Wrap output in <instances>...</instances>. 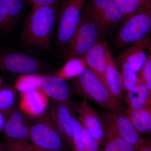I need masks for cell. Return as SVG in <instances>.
Returning <instances> with one entry per match:
<instances>
[{
  "label": "cell",
  "instance_id": "1",
  "mask_svg": "<svg viewBox=\"0 0 151 151\" xmlns=\"http://www.w3.org/2000/svg\"><path fill=\"white\" fill-rule=\"evenodd\" d=\"M58 7V6L32 7L21 32L24 43L32 47L50 50Z\"/></svg>",
  "mask_w": 151,
  "mask_h": 151
},
{
  "label": "cell",
  "instance_id": "2",
  "mask_svg": "<svg viewBox=\"0 0 151 151\" xmlns=\"http://www.w3.org/2000/svg\"><path fill=\"white\" fill-rule=\"evenodd\" d=\"M68 84L72 92L85 101L93 102L108 111H123L122 105L113 98L107 86L87 68Z\"/></svg>",
  "mask_w": 151,
  "mask_h": 151
},
{
  "label": "cell",
  "instance_id": "3",
  "mask_svg": "<svg viewBox=\"0 0 151 151\" xmlns=\"http://www.w3.org/2000/svg\"><path fill=\"white\" fill-rule=\"evenodd\" d=\"M114 39L118 48H126L151 35V0L119 26Z\"/></svg>",
  "mask_w": 151,
  "mask_h": 151
},
{
  "label": "cell",
  "instance_id": "4",
  "mask_svg": "<svg viewBox=\"0 0 151 151\" xmlns=\"http://www.w3.org/2000/svg\"><path fill=\"white\" fill-rule=\"evenodd\" d=\"M103 36L95 22L83 10L75 31L67 44L65 57H83Z\"/></svg>",
  "mask_w": 151,
  "mask_h": 151
},
{
  "label": "cell",
  "instance_id": "5",
  "mask_svg": "<svg viewBox=\"0 0 151 151\" xmlns=\"http://www.w3.org/2000/svg\"><path fill=\"white\" fill-rule=\"evenodd\" d=\"M83 11L96 22L103 35L119 26L124 19L114 0H88Z\"/></svg>",
  "mask_w": 151,
  "mask_h": 151
},
{
  "label": "cell",
  "instance_id": "6",
  "mask_svg": "<svg viewBox=\"0 0 151 151\" xmlns=\"http://www.w3.org/2000/svg\"><path fill=\"white\" fill-rule=\"evenodd\" d=\"M40 116L31 127L30 140L33 145L46 150L63 151V142L50 113Z\"/></svg>",
  "mask_w": 151,
  "mask_h": 151
},
{
  "label": "cell",
  "instance_id": "7",
  "mask_svg": "<svg viewBox=\"0 0 151 151\" xmlns=\"http://www.w3.org/2000/svg\"><path fill=\"white\" fill-rule=\"evenodd\" d=\"M86 0H67L60 11L56 35L60 48L67 45L81 18Z\"/></svg>",
  "mask_w": 151,
  "mask_h": 151
},
{
  "label": "cell",
  "instance_id": "8",
  "mask_svg": "<svg viewBox=\"0 0 151 151\" xmlns=\"http://www.w3.org/2000/svg\"><path fill=\"white\" fill-rule=\"evenodd\" d=\"M101 115L107 129L138 149L139 148L145 138L137 131L126 113L122 111H108Z\"/></svg>",
  "mask_w": 151,
  "mask_h": 151
},
{
  "label": "cell",
  "instance_id": "9",
  "mask_svg": "<svg viewBox=\"0 0 151 151\" xmlns=\"http://www.w3.org/2000/svg\"><path fill=\"white\" fill-rule=\"evenodd\" d=\"M78 121L100 145L105 142L106 127L103 118L87 101L83 100L74 106Z\"/></svg>",
  "mask_w": 151,
  "mask_h": 151
},
{
  "label": "cell",
  "instance_id": "10",
  "mask_svg": "<svg viewBox=\"0 0 151 151\" xmlns=\"http://www.w3.org/2000/svg\"><path fill=\"white\" fill-rule=\"evenodd\" d=\"M40 61L30 55L17 52H0V69L12 73H34L43 68Z\"/></svg>",
  "mask_w": 151,
  "mask_h": 151
},
{
  "label": "cell",
  "instance_id": "11",
  "mask_svg": "<svg viewBox=\"0 0 151 151\" xmlns=\"http://www.w3.org/2000/svg\"><path fill=\"white\" fill-rule=\"evenodd\" d=\"M74 108L66 103L54 101L50 113L63 143L73 149V121Z\"/></svg>",
  "mask_w": 151,
  "mask_h": 151
},
{
  "label": "cell",
  "instance_id": "12",
  "mask_svg": "<svg viewBox=\"0 0 151 151\" xmlns=\"http://www.w3.org/2000/svg\"><path fill=\"white\" fill-rule=\"evenodd\" d=\"M39 88L54 101L66 103L74 108L73 92L65 80L55 76H41Z\"/></svg>",
  "mask_w": 151,
  "mask_h": 151
},
{
  "label": "cell",
  "instance_id": "13",
  "mask_svg": "<svg viewBox=\"0 0 151 151\" xmlns=\"http://www.w3.org/2000/svg\"><path fill=\"white\" fill-rule=\"evenodd\" d=\"M27 0H0V35L9 32L21 19Z\"/></svg>",
  "mask_w": 151,
  "mask_h": 151
},
{
  "label": "cell",
  "instance_id": "14",
  "mask_svg": "<svg viewBox=\"0 0 151 151\" xmlns=\"http://www.w3.org/2000/svg\"><path fill=\"white\" fill-rule=\"evenodd\" d=\"M151 47V35L126 47L117 58L118 61L129 63L135 72L140 75Z\"/></svg>",
  "mask_w": 151,
  "mask_h": 151
},
{
  "label": "cell",
  "instance_id": "15",
  "mask_svg": "<svg viewBox=\"0 0 151 151\" xmlns=\"http://www.w3.org/2000/svg\"><path fill=\"white\" fill-rule=\"evenodd\" d=\"M109 49L105 41H100L83 57L87 69L106 86L105 74L107 52Z\"/></svg>",
  "mask_w": 151,
  "mask_h": 151
},
{
  "label": "cell",
  "instance_id": "16",
  "mask_svg": "<svg viewBox=\"0 0 151 151\" xmlns=\"http://www.w3.org/2000/svg\"><path fill=\"white\" fill-rule=\"evenodd\" d=\"M50 97L40 88L20 93L19 108L27 116L36 117L43 114L48 105Z\"/></svg>",
  "mask_w": 151,
  "mask_h": 151
},
{
  "label": "cell",
  "instance_id": "17",
  "mask_svg": "<svg viewBox=\"0 0 151 151\" xmlns=\"http://www.w3.org/2000/svg\"><path fill=\"white\" fill-rule=\"evenodd\" d=\"M31 126L21 113L14 112L6 122L4 129L5 135L7 140L27 142L30 140Z\"/></svg>",
  "mask_w": 151,
  "mask_h": 151
},
{
  "label": "cell",
  "instance_id": "18",
  "mask_svg": "<svg viewBox=\"0 0 151 151\" xmlns=\"http://www.w3.org/2000/svg\"><path fill=\"white\" fill-rule=\"evenodd\" d=\"M105 78L106 86L109 92L116 101L122 105L124 98V91L122 87L121 74L110 49L107 52Z\"/></svg>",
  "mask_w": 151,
  "mask_h": 151
},
{
  "label": "cell",
  "instance_id": "19",
  "mask_svg": "<svg viewBox=\"0 0 151 151\" xmlns=\"http://www.w3.org/2000/svg\"><path fill=\"white\" fill-rule=\"evenodd\" d=\"M127 110L137 111L145 107L151 101V93L141 77L139 83L134 89L127 92L124 96Z\"/></svg>",
  "mask_w": 151,
  "mask_h": 151
},
{
  "label": "cell",
  "instance_id": "20",
  "mask_svg": "<svg viewBox=\"0 0 151 151\" xmlns=\"http://www.w3.org/2000/svg\"><path fill=\"white\" fill-rule=\"evenodd\" d=\"M141 135L151 134V101L137 111L126 110L124 112Z\"/></svg>",
  "mask_w": 151,
  "mask_h": 151
},
{
  "label": "cell",
  "instance_id": "21",
  "mask_svg": "<svg viewBox=\"0 0 151 151\" xmlns=\"http://www.w3.org/2000/svg\"><path fill=\"white\" fill-rule=\"evenodd\" d=\"M86 68L83 57L70 58L55 76L65 81L73 79L79 76Z\"/></svg>",
  "mask_w": 151,
  "mask_h": 151
},
{
  "label": "cell",
  "instance_id": "22",
  "mask_svg": "<svg viewBox=\"0 0 151 151\" xmlns=\"http://www.w3.org/2000/svg\"><path fill=\"white\" fill-rule=\"evenodd\" d=\"M118 62L121 67L120 72L123 90L124 92H129L137 86L140 81L141 77L128 63L124 60Z\"/></svg>",
  "mask_w": 151,
  "mask_h": 151
},
{
  "label": "cell",
  "instance_id": "23",
  "mask_svg": "<svg viewBox=\"0 0 151 151\" xmlns=\"http://www.w3.org/2000/svg\"><path fill=\"white\" fill-rule=\"evenodd\" d=\"M106 129L105 146L99 151H138L137 148L116 136L106 128Z\"/></svg>",
  "mask_w": 151,
  "mask_h": 151
},
{
  "label": "cell",
  "instance_id": "24",
  "mask_svg": "<svg viewBox=\"0 0 151 151\" xmlns=\"http://www.w3.org/2000/svg\"><path fill=\"white\" fill-rule=\"evenodd\" d=\"M41 76L35 73L23 74L17 79L15 87L20 93L38 89Z\"/></svg>",
  "mask_w": 151,
  "mask_h": 151
},
{
  "label": "cell",
  "instance_id": "25",
  "mask_svg": "<svg viewBox=\"0 0 151 151\" xmlns=\"http://www.w3.org/2000/svg\"><path fill=\"white\" fill-rule=\"evenodd\" d=\"M124 19L139 10L148 0H114Z\"/></svg>",
  "mask_w": 151,
  "mask_h": 151
},
{
  "label": "cell",
  "instance_id": "26",
  "mask_svg": "<svg viewBox=\"0 0 151 151\" xmlns=\"http://www.w3.org/2000/svg\"><path fill=\"white\" fill-rule=\"evenodd\" d=\"M73 121V149L74 151H85L82 140V127L76 116L72 115Z\"/></svg>",
  "mask_w": 151,
  "mask_h": 151
},
{
  "label": "cell",
  "instance_id": "27",
  "mask_svg": "<svg viewBox=\"0 0 151 151\" xmlns=\"http://www.w3.org/2000/svg\"><path fill=\"white\" fill-rule=\"evenodd\" d=\"M15 95L12 89L8 88L0 89V112L9 111L13 107Z\"/></svg>",
  "mask_w": 151,
  "mask_h": 151
},
{
  "label": "cell",
  "instance_id": "28",
  "mask_svg": "<svg viewBox=\"0 0 151 151\" xmlns=\"http://www.w3.org/2000/svg\"><path fill=\"white\" fill-rule=\"evenodd\" d=\"M82 126V125H81ZM82 140L85 151H99V145L97 141L82 127Z\"/></svg>",
  "mask_w": 151,
  "mask_h": 151
},
{
  "label": "cell",
  "instance_id": "29",
  "mask_svg": "<svg viewBox=\"0 0 151 151\" xmlns=\"http://www.w3.org/2000/svg\"><path fill=\"white\" fill-rule=\"evenodd\" d=\"M140 76L147 86L151 93V47Z\"/></svg>",
  "mask_w": 151,
  "mask_h": 151
},
{
  "label": "cell",
  "instance_id": "30",
  "mask_svg": "<svg viewBox=\"0 0 151 151\" xmlns=\"http://www.w3.org/2000/svg\"><path fill=\"white\" fill-rule=\"evenodd\" d=\"M3 144L6 151H29L27 142L7 140Z\"/></svg>",
  "mask_w": 151,
  "mask_h": 151
},
{
  "label": "cell",
  "instance_id": "31",
  "mask_svg": "<svg viewBox=\"0 0 151 151\" xmlns=\"http://www.w3.org/2000/svg\"><path fill=\"white\" fill-rule=\"evenodd\" d=\"M33 6H58L62 2L61 0H27Z\"/></svg>",
  "mask_w": 151,
  "mask_h": 151
},
{
  "label": "cell",
  "instance_id": "32",
  "mask_svg": "<svg viewBox=\"0 0 151 151\" xmlns=\"http://www.w3.org/2000/svg\"><path fill=\"white\" fill-rule=\"evenodd\" d=\"M138 151H151V138L145 139Z\"/></svg>",
  "mask_w": 151,
  "mask_h": 151
},
{
  "label": "cell",
  "instance_id": "33",
  "mask_svg": "<svg viewBox=\"0 0 151 151\" xmlns=\"http://www.w3.org/2000/svg\"><path fill=\"white\" fill-rule=\"evenodd\" d=\"M28 148L29 151H62L59 150H46L40 148L38 147L33 145H28Z\"/></svg>",
  "mask_w": 151,
  "mask_h": 151
},
{
  "label": "cell",
  "instance_id": "34",
  "mask_svg": "<svg viewBox=\"0 0 151 151\" xmlns=\"http://www.w3.org/2000/svg\"><path fill=\"white\" fill-rule=\"evenodd\" d=\"M5 119L2 113L0 112V132L4 128L6 124Z\"/></svg>",
  "mask_w": 151,
  "mask_h": 151
},
{
  "label": "cell",
  "instance_id": "35",
  "mask_svg": "<svg viewBox=\"0 0 151 151\" xmlns=\"http://www.w3.org/2000/svg\"><path fill=\"white\" fill-rule=\"evenodd\" d=\"M0 151H6L4 147V144L1 143H0Z\"/></svg>",
  "mask_w": 151,
  "mask_h": 151
},
{
  "label": "cell",
  "instance_id": "36",
  "mask_svg": "<svg viewBox=\"0 0 151 151\" xmlns=\"http://www.w3.org/2000/svg\"><path fill=\"white\" fill-rule=\"evenodd\" d=\"M1 77H0V86H1Z\"/></svg>",
  "mask_w": 151,
  "mask_h": 151
},
{
  "label": "cell",
  "instance_id": "37",
  "mask_svg": "<svg viewBox=\"0 0 151 151\" xmlns=\"http://www.w3.org/2000/svg\"><path fill=\"white\" fill-rule=\"evenodd\" d=\"M61 1H63V0H61Z\"/></svg>",
  "mask_w": 151,
  "mask_h": 151
}]
</instances>
